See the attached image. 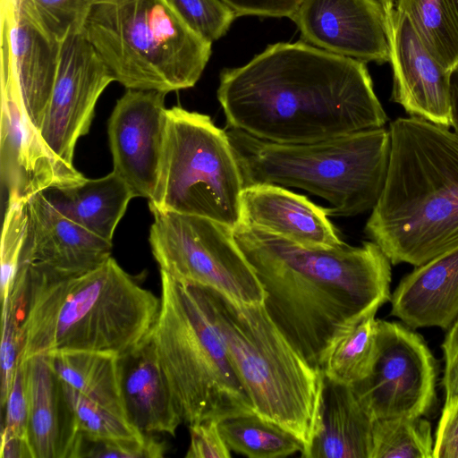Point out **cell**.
<instances>
[{
	"instance_id": "6da1fadb",
	"label": "cell",
	"mask_w": 458,
	"mask_h": 458,
	"mask_svg": "<svg viewBox=\"0 0 458 458\" xmlns=\"http://www.w3.org/2000/svg\"><path fill=\"white\" fill-rule=\"evenodd\" d=\"M217 99L226 126L276 143L328 140L384 127L366 63L304 41L268 45L223 69Z\"/></svg>"
},
{
	"instance_id": "7a4b0ae2",
	"label": "cell",
	"mask_w": 458,
	"mask_h": 458,
	"mask_svg": "<svg viewBox=\"0 0 458 458\" xmlns=\"http://www.w3.org/2000/svg\"><path fill=\"white\" fill-rule=\"evenodd\" d=\"M235 241L265 292L264 306L312 366L391 299V261L374 242L303 246L239 224Z\"/></svg>"
},
{
	"instance_id": "3957f363",
	"label": "cell",
	"mask_w": 458,
	"mask_h": 458,
	"mask_svg": "<svg viewBox=\"0 0 458 458\" xmlns=\"http://www.w3.org/2000/svg\"><path fill=\"white\" fill-rule=\"evenodd\" d=\"M13 290L21 319V362L62 352L122 357L149 336L160 309V298L112 257L77 275L23 262Z\"/></svg>"
},
{
	"instance_id": "277c9868",
	"label": "cell",
	"mask_w": 458,
	"mask_h": 458,
	"mask_svg": "<svg viewBox=\"0 0 458 458\" xmlns=\"http://www.w3.org/2000/svg\"><path fill=\"white\" fill-rule=\"evenodd\" d=\"M389 132L386 178L365 233L392 264L418 267L458 249V135L415 116Z\"/></svg>"
},
{
	"instance_id": "5b68a950",
	"label": "cell",
	"mask_w": 458,
	"mask_h": 458,
	"mask_svg": "<svg viewBox=\"0 0 458 458\" xmlns=\"http://www.w3.org/2000/svg\"><path fill=\"white\" fill-rule=\"evenodd\" d=\"M195 284L255 413L292 433L305 457L320 428L322 369L301 356L264 304L240 303Z\"/></svg>"
},
{
	"instance_id": "8992f818",
	"label": "cell",
	"mask_w": 458,
	"mask_h": 458,
	"mask_svg": "<svg viewBox=\"0 0 458 458\" xmlns=\"http://www.w3.org/2000/svg\"><path fill=\"white\" fill-rule=\"evenodd\" d=\"M225 131L243 188H300L327 200L326 212L334 216L372 210L380 197L390 154V132L384 127L301 144L263 140L228 126Z\"/></svg>"
},
{
	"instance_id": "52a82bcc",
	"label": "cell",
	"mask_w": 458,
	"mask_h": 458,
	"mask_svg": "<svg viewBox=\"0 0 458 458\" xmlns=\"http://www.w3.org/2000/svg\"><path fill=\"white\" fill-rule=\"evenodd\" d=\"M81 32L126 89L192 88L212 53L168 0H92Z\"/></svg>"
},
{
	"instance_id": "ba28073f",
	"label": "cell",
	"mask_w": 458,
	"mask_h": 458,
	"mask_svg": "<svg viewBox=\"0 0 458 458\" xmlns=\"http://www.w3.org/2000/svg\"><path fill=\"white\" fill-rule=\"evenodd\" d=\"M160 280L150 338L182 421L190 426L255 412L197 285L163 270Z\"/></svg>"
},
{
	"instance_id": "9c48e42d",
	"label": "cell",
	"mask_w": 458,
	"mask_h": 458,
	"mask_svg": "<svg viewBox=\"0 0 458 458\" xmlns=\"http://www.w3.org/2000/svg\"><path fill=\"white\" fill-rule=\"evenodd\" d=\"M156 191L149 209L208 218L232 227L241 221L243 182L225 130L204 114L167 108Z\"/></svg>"
},
{
	"instance_id": "30bf717a",
	"label": "cell",
	"mask_w": 458,
	"mask_h": 458,
	"mask_svg": "<svg viewBox=\"0 0 458 458\" xmlns=\"http://www.w3.org/2000/svg\"><path fill=\"white\" fill-rule=\"evenodd\" d=\"M149 210L154 217L149 243L160 270L240 303L263 304V286L232 227L201 216Z\"/></svg>"
},
{
	"instance_id": "8fae6325",
	"label": "cell",
	"mask_w": 458,
	"mask_h": 458,
	"mask_svg": "<svg viewBox=\"0 0 458 458\" xmlns=\"http://www.w3.org/2000/svg\"><path fill=\"white\" fill-rule=\"evenodd\" d=\"M370 373L352 385L373 420L420 417L434 407L437 362L423 337L406 325L377 319Z\"/></svg>"
},
{
	"instance_id": "7c38bea8",
	"label": "cell",
	"mask_w": 458,
	"mask_h": 458,
	"mask_svg": "<svg viewBox=\"0 0 458 458\" xmlns=\"http://www.w3.org/2000/svg\"><path fill=\"white\" fill-rule=\"evenodd\" d=\"M114 77L81 30L61 44L52 95L40 126L48 149L67 170L73 165L78 140L90 128L98 99Z\"/></svg>"
},
{
	"instance_id": "4fadbf2b",
	"label": "cell",
	"mask_w": 458,
	"mask_h": 458,
	"mask_svg": "<svg viewBox=\"0 0 458 458\" xmlns=\"http://www.w3.org/2000/svg\"><path fill=\"white\" fill-rule=\"evenodd\" d=\"M0 172L7 199H29L54 187L86 180L64 167L48 149L22 106L10 57L1 60Z\"/></svg>"
},
{
	"instance_id": "5bb4252c",
	"label": "cell",
	"mask_w": 458,
	"mask_h": 458,
	"mask_svg": "<svg viewBox=\"0 0 458 458\" xmlns=\"http://www.w3.org/2000/svg\"><path fill=\"white\" fill-rule=\"evenodd\" d=\"M166 93L127 89L117 100L107 126L113 172L135 197L151 199L163 155Z\"/></svg>"
},
{
	"instance_id": "9a60e30c",
	"label": "cell",
	"mask_w": 458,
	"mask_h": 458,
	"mask_svg": "<svg viewBox=\"0 0 458 458\" xmlns=\"http://www.w3.org/2000/svg\"><path fill=\"white\" fill-rule=\"evenodd\" d=\"M292 20L311 46L364 63L390 61L387 22L376 0H302Z\"/></svg>"
},
{
	"instance_id": "2e32d148",
	"label": "cell",
	"mask_w": 458,
	"mask_h": 458,
	"mask_svg": "<svg viewBox=\"0 0 458 458\" xmlns=\"http://www.w3.org/2000/svg\"><path fill=\"white\" fill-rule=\"evenodd\" d=\"M392 100L411 116L450 127V72L426 49L407 15L394 10L389 39Z\"/></svg>"
},
{
	"instance_id": "e0dca14e",
	"label": "cell",
	"mask_w": 458,
	"mask_h": 458,
	"mask_svg": "<svg viewBox=\"0 0 458 458\" xmlns=\"http://www.w3.org/2000/svg\"><path fill=\"white\" fill-rule=\"evenodd\" d=\"M27 211L21 263H37L61 274L77 275L95 268L111 257L113 242L65 216L43 191L28 199Z\"/></svg>"
},
{
	"instance_id": "ac0fdd59",
	"label": "cell",
	"mask_w": 458,
	"mask_h": 458,
	"mask_svg": "<svg viewBox=\"0 0 458 458\" xmlns=\"http://www.w3.org/2000/svg\"><path fill=\"white\" fill-rule=\"evenodd\" d=\"M21 362L32 458H77L81 435L62 379L43 355Z\"/></svg>"
},
{
	"instance_id": "d6986e66",
	"label": "cell",
	"mask_w": 458,
	"mask_h": 458,
	"mask_svg": "<svg viewBox=\"0 0 458 458\" xmlns=\"http://www.w3.org/2000/svg\"><path fill=\"white\" fill-rule=\"evenodd\" d=\"M241 224L309 247H336L344 242L325 208L282 186L255 184L241 195Z\"/></svg>"
},
{
	"instance_id": "ffe728a7",
	"label": "cell",
	"mask_w": 458,
	"mask_h": 458,
	"mask_svg": "<svg viewBox=\"0 0 458 458\" xmlns=\"http://www.w3.org/2000/svg\"><path fill=\"white\" fill-rule=\"evenodd\" d=\"M10 61L25 114L40 130L57 75L61 44L49 38L9 1L2 5Z\"/></svg>"
},
{
	"instance_id": "44dd1931",
	"label": "cell",
	"mask_w": 458,
	"mask_h": 458,
	"mask_svg": "<svg viewBox=\"0 0 458 458\" xmlns=\"http://www.w3.org/2000/svg\"><path fill=\"white\" fill-rule=\"evenodd\" d=\"M390 301L391 315L412 329L448 330L458 318V249L415 267Z\"/></svg>"
},
{
	"instance_id": "7402d4cb",
	"label": "cell",
	"mask_w": 458,
	"mask_h": 458,
	"mask_svg": "<svg viewBox=\"0 0 458 458\" xmlns=\"http://www.w3.org/2000/svg\"><path fill=\"white\" fill-rule=\"evenodd\" d=\"M121 386L129 421L144 434L172 436L182 418L149 336L120 357Z\"/></svg>"
},
{
	"instance_id": "603a6c76",
	"label": "cell",
	"mask_w": 458,
	"mask_h": 458,
	"mask_svg": "<svg viewBox=\"0 0 458 458\" xmlns=\"http://www.w3.org/2000/svg\"><path fill=\"white\" fill-rule=\"evenodd\" d=\"M373 424L352 386L325 377L320 428L304 458H370Z\"/></svg>"
},
{
	"instance_id": "cb8c5ba5",
	"label": "cell",
	"mask_w": 458,
	"mask_h": 458,
	"mask_svg": "<svg viewBox=\"0 0 458 458\" xmlns=\"http://www.w3.org/2000/svg\"><path fill=\"white\" fill-rule=\"evenodd\" d=\"M52 205L91 233L113 242L133 192L113 171L79 184L43 191Z\"/></svg>"
},
{
	"instance_id": "d4e9b609",
	"label": "cell",
	"mask_w": 458,
	"mask_h": 458,
	"mask_svg": "<svg viewBox=\"0 0 458 458\" xmlns=\"http://www.w3.org/2000/svg\"><path fill=\"white\" fill-rule=\"evenodd\" d=\"M45 358L63 382L129 420L122 393L120 357L95 352H62Z\"/></svg>"
},
{
	"instance_id": "484cf974",
	"label": "cell",
	"mask_w": 458,
	"mask_h": 458,
	"mask_svg": "<svg viewBox=\"0 0 458 458\" xmlns=\"http://www.w3.org/2000/svg\"><path fill=\"white\" fill-rule=\"evenodd\" d=\"M429 54L446 70L458 63V0H395Z\"/></svg>"
},
{
	"instance_id": "4316f807",
	"label": "cell",
	"mask_w": 458,
	"mask_h": 458,
	"mask_svg": "<svg viewBox=\"0 0 458 458\" xmlns=\"http://www.w3.org/2000/svg\"><path fill=\"white\" fill-rule=\"evenodd\" d=\"M218 427L230 450L250 458L285 457L303 449L292 433L255 412L220 420Z\"/></svg>"
},
{
	"instance_id": "83f0119b",
	"label": "cell",
	"mask_w": 458,
	"mask_h": 458,
	"mask_svg": "<svg viewBox=\"0 0 458 458\" xmlns=\"http://www.w3.org/2000/svg\"><path fill=\"white\" fill-rule=\"evenodd\" d=\"M377 319L371 313L361 319L332 349L322 367L326 378L352 386L369 376L377 350Z\"/></svg>"
},
{
	"instance_id": "f1b7e54d",
	"label": "cell",
	"mask_w": 458,
	"mask_h": 458,
	"mask_svg": "<svg viewBox=\"0 0 458 458\" xmlns=\"http://www.w3.org/2000/svg\"><path fill=\"white\" fill-rule=\"evenodd\" d=\"M430 422L420 417L375 420L370 458H433Z\"/></svg>"
},
{
	"instance_id": "f546056e",
	"label": "cell",
	"mask_w": 458,
	"mask_h": 458,
	"mask_svg": "<svg viewBox=\"0 0 458 458\" xmlns=\"http://www.w3.org/2000/svg\"><path fill=\"white\" fill-rule=\"evenodd\" d=\"M49 38L62 44L81 30L92 0H3Z\"/></svg>"
},
{
	"instance_id": "4dcf8cb0",
	"label": "cell",
	"mask_w": 458,
	"mask_h": 458,
	"mask_svg": "<svg viewBox=\"0 0 458 458\" xmlns=\"http://www.w3.org/2000/svg\"><path fill=\"white\" fill-rule=\"evenodd\" d=\"M64 383L82 437L90 440L139 439L147 434L126 419L93 402Z\"/></svg>"
},
{
	"instance_id": "1f68e13d",
	"label": "cell",
	"mask_w": 458,
	"mask_h": 458,
	"mask_svg": "<svg viewBox=\"0 0 458 458\" xmlns=\"http://www.w3.org/2000/svg\"><path fill=\"white\" fill-rule=\"evenodd\" d=\"M27 199L12 198L6 201L1 235V301L13 284L25 242L28 211Z\"/></svg>"
},
{
	"instance_id": "d6a6232c",
	"label": "cell",
	"mask_w": 458,
	"mask_h": 458,
	"mask_svg": "<svg viewBox=\"0 0 458 458\" xmlns=\"http://www.w3.org/2000/svg\"><path fill=\"white\" fill-rule=\"evenodd\" d=\"M168 2L196 34L210 43L225 35L237 17L223 0H168Z\"/></svg>"
},
{
	"instance_id": "836d02e7",
	"label": "cell",
	"mask_w": 458,
	"mask_h": 458,
	"mask_svg": "<svg viewBox=\"0 0 458 458\" xmlns=\"http://www.w3.org/2000/svg\"><path fill=\"white\" fill-rule=\"evenodd\" d=\"M21 320L13 302L7 296L2 301V336L0 348L1 406L4 407L12 387L21 351Z\"/></svg>"
},
{
	"instance_id": "e575fe53",
	"label": "cell",
	"mask_w": 458,
	"mask_h": 458,
	"mask_svg": "<svg viewBox=\"0 0 458 458\" xmlns=\"http://www.w3.org/2000/svg\"><path fill=\"white\" fill-rule=\"evenodd\" d=\"M165 445L149 435L139 439L90 440L81 437L77 458H159Z\"/></svg>"
},
{
	"instance_id": "d590c367",
	"label": "cell",
	"mask_w": 458,
	"mask_h": 458,
	"mask_svg": "<svg viewBox=\"0 0 458 458\" xmlns=\"http://www.w3.org/2000/svg\"><path fill=\"white\" fill-rule=\"evenodd\" d=\"M28 413L24 364L18 361L5 403V419L1 432L27 439Z\"/></svg>"
},
{
	"instance_id": "8d00e7d4",
	"label": "cell",
	"mask_w": 458,
	"mask_h": 458,
	"mask_svg": "<svg viewBox=\"0 0 458 458\" xmlns=\"http://www.w3.org/2000/svg\"><path fill=\"white\" fill-rule=\"evenodd\" d=\"M191 443L187 458H230L231 450L224 439L218 420H207L189 426Z\"/></svg>"
},
{
	"instance_id": "74e56055",
	"label": "cell",
	"mask_w": 458,
	"mask_h": 458,
	"mask_svg": "<svg viewBox=\"0 0 458 458\" xmlns=\"http://www.w3.org/2000/svg\"><path fill=\"white\" fill-rule=\"evenodd\" d=\"M433 458H458V400L445 402L436 430Z\"/></svg>"
},
{
	"instance_id": "f35d334b",
	"label": "cell",
	"mask_w": 458,
	"mask_h": 458,
	"mask_svg": "<svg viewBox=\"0 0 458 458\" xmlns=\"http://www.w3.org/2000/svg\"><path fill=\"white\" fill-rule=\"evenodd\" d=\"M238 16L286 17L291 20L302 0H223Z\"/></svg>"
},
{
	"instance_id": "ab89813d",
	"label": "cell",
	"mask_w": 458,
	"mask_h": 458,
	"mask_svg": "<svg viewBox=\"0 0 458 458\" xmlns=\"http://www.w3.org/2000/svg\"><path fill=\"white\" fill-rule=\"evenodd\" d=\"M446 331L442 344L445 359L443 386L445 403L458 400V318Z\"/></svg>"
},
{
	"instance_id": "60d3db41",
	"label": "cell",
	"mask_w": 458,
	"mask_h": 458,
	"mask_svg": "<svg viewBox=\"0 0 458 458\" xmlns=\"http://www.w3.org/2000/svg\"><path fill=\"white\" fill-rule=\"evenodd\" d=\"M1 458H32L27 439L1 432Z\"/></svg>"
},
{
	"instance_id": "b9f144b4",
	"label": "cell",
	"mask_w": 458,
	"mask_h": 458,
	"mask_svg": "<svg viewBox=\"0 0 458 458\" xmlns=\"http://www.w3.org/2000/svg\"><path fill=\"white\" fill-rule=\"evenodd\" d=\"M450 127L458 135V63L450 72Z\"/></svg>"
},
{
	"instance_id": "7bdbcfd3",
	"label": "cell",
	"mask_w": 458,
	"mask_h": 458,
	"mask_svg": "<svg viewBox=\"0 0 458 458\" xmlns=\"http://www.w3.org/2000/svg\"><path fill=\"white\" fill-rule=\"evenodd\" d=\"M379 4L380 6L382 7L383 11H384V13H385V16H386V22H387V27H388V31H389V38L391 37V33H392V26H393V15H394V0H376Z\"/></svg>"
}]
</instances>
